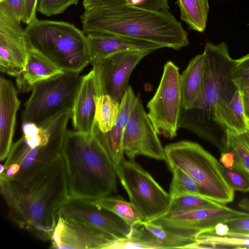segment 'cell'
<instances>
[{
    "mask_svg": "<svg viewBox=\"0 0 249 249\" xmlns=\"http://www.w3.org/2000/svg\"><path fill=\"white\" fill-rule=\"evenodd\" d=\"M24 31L27 43L64 71L79 73L89 64L86 36L72 24L36 19Z\"/></svg>",
    "mask_w": 249,
    "mask_h": 249,
    "instance_id": "5",
    "label": "cell"
},
{
    "mask_svg": "<svg viewBox=\"0 0 249 249\" xmlns=\"http://www.w3.org/2000/svg\"><path fill=\"white\" fill-rule=\"evenodd\" d=\"M141 224L160 245L162 249H187L195 241L179 237L167 231L151 221H142Z\"/></svg>",
    "mask_w": 249,
    "mask_h": 249,
    "instance_id": "29",
    "label": "cell"
},
{
    "mask_svg": "<svg viewBox=\"0 0 249 249\" xmlns=\"http://www.w3.org/2000/svg\"><path fill=\"white\" fill-rule=\"evenodd\" d=\"M90 201L114 213L133 228L140 225L143 221L135 206L120 196H107Z\"/></svg>",
    "mask_w": 249,
    "mask_h": 249,
    "instance_id": "25",
    "label": "cell"
},
{
    "mask_svg": "<svg viewBox=\"0 0 249 249\" xmlns=\"http://www.w3.org/2000/svg\"><path fill=\"white\" fill-rule=\"evenodd\" d=\"M151 52L131 51L105 57L92 66L99 95L107 94L120 103L128 87L130 76L141 60Z\"/></svg>",
    "mask_w": 249,
    "mask_h": 249,
    "instance_id": "11",
    "label": "cell"
},
{
    "mask_svg": "<svg viewBox=\"0 0 249 249\" xmlns=\"http://www.w3.org/2000/svg\"><path fill=\"white\" fill-rule=\"evenodd\" d=\"M38 0H24V11L21 21L27 25L37 19L36 11Z\"/></svg>",
    "mask_w": 249,
    "mask_h": 249,
    "instance_id": "36",
    "label": "cell"
},
{
    "mask_svg": "<svg viewBox=\"0 0 249 249\" xmlns=\"http://www.w3.org/2000/svg\"><path fill=\"white\" fill-rule=\"evenodd\" d=\"M138 96L128 86L120 102L116 124L108 132H102L94 123L92 132L106 148L116 170L125 160L123 149L124 132Z\"/></svg>",
    "mask_w": 249,
    "mask_h": 249,
    "instance_id": "17",
    "label": "cell"
},
{
    "mask_svg": "<svg viewBox=\"0 0 249 249\" xmlns=\"http://www.w3.org/2000/svg\"><path fill=\"white\" fill-rule=\"evenodd\" d=\"M248 25H249V24Z\"/></svg>",
    "mask_w": 249,
    "mask_h": 249,
    "instance_id": "44",
    "label": "cell"
},
{
    "mask_svg": "<svg viewBox=\"0 0 249 249\" xmlns=\"http://www.w3.org/2000/svg\"><path fill=\"white\" fill-rule=\"evenodd\" d=\"M81 78L78 72H64L35 84L25 104L22 122L41 124L71 110Z\"/></svg>",
    "mask_w": 249,
    "mask_h": 249,
    "instance_id": "7",
    "label": "cell"
},
{
    "mask_svg": "<svg viewBox=\"0 0 249 249\" xmlns=\"http://www.w3.org/2000/svg\"><path fill=\"white\" fill-rule=\"evenodd\" d=\"M80 18L86 34H117L175 50L189 44L188 33L169 11L148 9L127 2L85 10Z\"/></svg>",
    "mask_w": 249,
    "mask_h": 249,
    "instance_id": "3",
    "label": "cell"
},
{
    "mask_svg": "<svg viewBox=\"0 0 249 249\" xmlns=\"http://www.w3.org/2000/svg\"><path fill=\"white\" fill-rule=\"evenodd\" d=\"M95 123L102 132H108L116 124L120 103L107 94L95 96Z\"/></svg>",
    "mask_w": 249,
    "mask_h": 249,
    "instance_id": "27",
    "label": "cell"
},
{
    "mask_svg": "<svg viewBox=\"0 0 249 249\" xmlns=\"http://www.w3.org/2000/svg\"><path fill=\"white\" fill-rule=\"evenodd\" d=\"M78 2V0H38L37 10L47 17L52 16L63 13Z\"/></svg>",
    "mask_w": 249,
    "mask_h": 249,
    "instance_id": "32",
    "label": "cell"
},
{
    "mask_svg": "<svg viewBox=\"0 0 249 249\" xmlns=\"http://www.w3.org/2000/svg\"><path fill=\"white\" fill-rule=\"evenodd\" d=\"M180 18L192 30L204 31L209 10L208 0H177Z\"/></svg>",
    "mask_w": 249,
    "mask_h": 249,
    "instance_id": "24",
    "label": "cell"
},
{
    "mask_svg": "<svg viewBox=\"0 0 249 249\" xmlns=\"http://www.w3.org/2000/svg\"><path fill=\"white\" fill-rule=\"evenodd\" d=\"M227 151L233 155V165L249 176V129L240 133L227 129L224 152Z\"/></svg>",
    "mask_w": 249,
    "mask_h": 249,
    "instance_id": "26",
    "label": "cell"
},
{
    "mask_svg": "<svg viewBox=\"0 0 249 249\" xmlns=\"http://www.w3.org/2000/svg\"><path fill=\"white\" fill-rule=\"evenodd\" d=\"M24 11V0H0V12L20 22Z\"/></svg>",
    "mask_w": 249,
    "mask_h": 249,
    "instance_id": "34",
    "label": "cell"
},
{
    "mask_svg": "<svg viewBox=\"0 0 249 249\" xmlns=\"http://www.w3.org/2000/svg\"><path fill=\"white\" fill-rule=\"evenodd\" d=\"M116 172L130 202L143 221L152 220L168 212L169 194L134 159L124 160Z\"/></svg>",
    "mask_w": 249,
    "mask_h": 249,
    "instance_id": "8",
    "label": "cell"
},
{
    "mask_svg": "<svg viewBox=\"0 0 249 249\" xmlns=\"http://www.w3.org/2000/svg\"><path fill=\"white\" fill-rule=\"evenodd\" d=\"M20 101L12 82L0 78V160H6L13 144L17 113Z\"/></svg>",
    "mask_w": 249,
    "mask_h": 249,
    "instance_id": "19",
    "label": "cell"
},
{
    "mask_svg": "<svg viewBox=\"0 0 249 249\" xmlns=\"http://www.w3.org/2000/svg\"><path fill=\"white\" fill-rule=\"evenodd\" d=\"M123 149L129 159L140 155L157 160L165 159L163 147L151 121L138 96L125 126Z\"/></svg>",
    "mask_w": 249,
    "mask_h": 249,
    "instance_id": "12",
    "label": "cell"
},
{
    "mask_svg": "<svg viewBox=\"0 0 249 249\" xmlns=\"http://www.w3.org/2000/svg\"><path fill=\"white\" fill-rule=\"evenodd\" d=\"M243 101L246 120L249 121V97L243 93Z\"/></svg>",
    "mask_w": 249,
    "mask_h": 249,
    "instance_id": "41",
    "label": "cell"
},
{
    "mask_svg": "<svg viewBox=\"0 0 249 249\" xmlns=\"http://www.w3.org/2000/svg\"><path fill=\"white\" fill-rule=\"evenodd\" d=\"M224 205H225L217 202L201 195L195 194H185L171 199L167 212L218 208Z\"/></svg>",
    "mask_w": 249,
    "mask_h": 249,
    "instance_id": "28",
    "label": "cell"
},
{
    "mask_svg": "<svg viewBox=\"0 0 249 249\" xmlns=\"http://www.w3.org/2000/svg\"><path fill=\"white\" fill-rule=\"evenodd\" d=\"M218 235H224L229 232V228L226 223H219L217 224L212 231Z\"/></svg>",
    "mask_w": 249,
    "mask_h": 249,
    "instance_id": "39",
    "label": "cell"
},
{
    "mask_svg": "<svg viewBox=\"0 0 249 249\" xmlns=\"http://www.w3.org/2000/svg\"><path fill=\"white\" fill-rule=\"evenodd\" d=\"M118 238L100 230L68 222L58 214L51 248L111 249Z\"/></svg>",
    "mask_w": 249,
    "mask_h": 249,
    "instance_id": "15",
    "label": "cell"
},
{
    "mask_svg": "<svg viewBox=\"0 0 249 249\" xmlns=\"http://www.w3.org/2000/svg\"><path fill=\"white\" fill-rule=\"evenodd\" d=\"M232 79L237 88L249 85V54L235 60Z\"/></svg>",
    "mask_w": 249,
    "mask_h": 249,
    "instance_id": "33",
    "label": "cell"
},
{
    "mask_svg": "<svg viewBox=\"0 0 249 249\" xmlns=\"http://www.w3.org/2000/svg\"><path fill=\"white\" fill-rule=\"evenodd\" d=\"M224 176L229 184L235 191L249 192V176L234 165L225 167L222 165Z\"/></svg>",
    "mask_w": 249,
    "mask_h": 249,
    "instance_id": "31",
    "label": "cell"
},
{
    "mask_svg": "<svg viewBox=\"0 0 249 249\" xmlns=\"http://www.w3.org/2000/svg\"><path fill=\"white\" fill-rule=\"evenodd\" d=\"M246 123L247 125V128L249 129V121L248 120H246Z\"/></svg>",
    "mask_w": 249,
    "mask_h": 249,
    "instance_id": "43",
    "label": "cell"
},
{
    "mask_svg": "<svg viewBox=\"0 0 249 249\" xmlns=\"http://www.w3.org/2000/svg\"><path fill=\"white\" fill-rule=\"evenodd\" d=\"M61 155L68 199L93 201L117 192L116 168L93 132L67 130Z\"/></svg>",
    "mask_w": 249,
    "mask_h": 249,
    "instance_id": "4",
    "label": "cell"
},
{
    "mask_svg": "<svg viewBox=\"0 0 249 249\" xmlns=\"http://www.w3.org/2000/svg\"><path fill=\"white\" fill-rule=\"evenodd\" d=\"M129 2V0H84L83 5L85 10L112 4Z\"/></svg>",
    "mask_w": 249,
    "mask_h": 249,
    "instance_id": "38",
    "label": "cell"
},
{
    "mask_svg": "<svg viewBox=\"0 0 249 249\" xmlns=\"http://www.w3.org/2000/svg\"><path fill=\"white\" fill-rule=\"evenodd\" d=\"M58 215L68 222L100 230L119 238L130 236L135 228L111 212L90 201L68 199Z\"/></svg>",
    "mask_w": 249,
    "mask_h": 249,
    "instance_id": "13",
    "label": "cell"
},
{
    "mask_svg": "<svg viewBox=\"0 0 249 249\" xmlns=\"http://www.w3.org/2000/svg\"><path fill=\"white\" fill-rule=\"evenodd\" d=\"M28 50L20 22L0 12V71L17 77L25 69Z\"/></svg>",
    "mask_w": 249,
    "mask_h": 249,
    "instance_id": "14",
    "label": "cell"
},
{
    "mask_svg": "<svg viewBox=\"0 0 249 249\" xmlns=\"http://www.w3.org/2000/svg\"><path fill=\"white\" fill-rule=\"evenodd\" d=\"M27 44L28 56L26 67L16 77L17 90L24 93L32 90L36 83L65 72L49 58Z\"/></svg>",
    "mask_w": 249,
    "mask_h": 249,
    "instance_id": "20",
    "label": "cell"
},
{
    "mask_svg": "<svg viewBox=\"0 0 249 249\" xmlns=\"http://www.w3.org/2000/svg\"><path fill=\"white\" fill-rule=\"evenodd\" d=\"M181 74L172 61L164 66L157 90L148 102L147 115L157 133L168 139L177 135L182 108Z\"/></svg>",
    "mask_w": 249,
    "mask_h": 249,
    "instance_id": "9",
    "label": "cell"
},
{
    "mask_svg": "<svg viewBox=\"0 0 249 249\" xmlns=\"http://www.w3.org/2000/svg\"><path fill=\"white\" fill-rule=\"evenodd\" d=\"M0 184L11 220L36 238L51 241L58 213L68 199L61 155L26 186L2 178Z\"/></svg>",
    "mask_w": 249,
    "mask_h": 249,
    "instance_id": "1",
    "label": "cell"
},
{
    "mask_svg": "<svg viewBox=\"0 0 249 249\" xmlns=\"http://www.w3.org/2000/svg\"><path fill=\"white\" fill-rule=\"evenodd\" d=\"M94 70L82 76L81 83L71 109V119L76 131L91 133L94 125L95 96H98Z\"/></svg>",
    "mask_w": 249,
    "mask_h": 249,
    "instance_id": "18",
    "label": "cell"
},
{
    "mask_svg": "<svg viewBox=\"0 0 249 249\" xmlns=\"http://www.w3.org/2000/svg\"><path fill=\"white\" fill-rule=\"evenodd\" d=\"M168 0H142L140 3L136 4V5L150 10L168 11L170 7L168 5Z\"/></svg>",
    "mask_w": 249,
    "mask_h": 249,
    "instance_id": "37",
    "label": "cell"
},
{
    "mask_svg": "<svg viewBox=\"0 0 249 249\" xmlns=\"http://www.w3.org/2000/svg\"><path fill=\"white\" fill-rule=\"evenodd\" d=\"M89 64L94 66L109 55L131 51H146L151 53L162 48L157 44L124 36L101 32L86 34Z\"/></svg>",
    "mask_w": 249,
    "mask_h": 249,
    "instance_id": "16",
    "label": "cell"
},
{
    "mask_svg": "<svg viewBox=\"0 0 249 249\" xmlns=\"http://www.w3.org/2000/svg\"><path fill=\"white\" fill-rule=\"evenodd\" d=\"M229 233L249 235V216L231 220L226 222Z\"/></svg>",
    "mask_w": 249,
    "mask_h": 249,
    "instance_id": "35",
    "label": "cell"
},
{
    "mask_svg": "<svg viewBox=\"0 0 249 249\" xmlns=\"http://www.w3.org/2000/svg\"><path fill=\"white\" fill-rule=\"evenodd\" d=\"M223 130L229 129L237 133L247 130L243 101V93L238 88L223 111L219 121Z\"/></svg>",
    "mask_w": 249,
    "mask_h": 249,
    "instance_id": "23",
    "label": "cell"
},
{
    "mask_svg": "<svg viewBox=\"0 0 249 249\" xmlns=\"http://www.w3.org/2000/svg\"><path fill=\"white\" fill-rule=\"evenodd\" d=\"M170 170L178 168L199 186L202 195L226 205L233 201L235 191L225 178L222 164L197 143L181 141L164 147Z\"/></svg>",
    "mask_w": 249,
    "mask_h": 249,
    "instance_id": "6",
    "label": "cell"
},
{
    "mask_svg": "<svg viewBox=\"0 0 249 249\" xmlns=\"http://www.w3.org/2000/svg\"><path fill=\"white\" fill-rule=\"evenodd\" d=\"M249 216V213L224 205L221 207L167 212L151 221L177 236L194 240L200 234L213 231L219 223Z\"/></svg>",
    "mask_w": 249,
    "mask_h": 249,
    "instance_id": "10",
    "label": "cell"
},
{
    "mask_svg": "<svg viewBox=\"0 0 249 249\" xmlns=\"http://www.w3.org/2000/svg\"><path fill=\"white\" fill-rule=\"evenodd\" d=\"M249 248V235L228 233L218 235L212 231L199 234L187 249Z\"/></svg>",
    "mask_w": 249,
    "mask_h": 249,
    "instance_id": "22",
    "label": "cell"
},
{
    "mask_svg": "<svg viewBox=\"0 0 249 249\" xmlns=\"http://www.w3.org/2000/svg\"><path fill=\"white\" fill-rule=\"evenodd\" d=\"M224 42L206 43L205 64L199 95L188 109H182L178 126L188 130L220 149L226 132L218 122L220 116L238 89L232 79L235 59Z\"/></svg>",
    "mask_w": 249,
    "mask_h": 249,
    "instance_id": "2",
    "label": "cell"
},
{
    "mask_svg": "<svg viewBox=\"0 0 249 249\" xmlns=\"http://www.w3.org/2000/svg\"><path fill=\"white\" fill-rule=\"evenodd\" d=\"M170 170L173 174L169 193L171 199L185 194L203 196L199 186L187 174L178 168Z\"/></svg>",
    "mask_w": 249,
    "mask_h": 249,
    "instance_id": "30",
    "label": "cell"
},
{
    "mask_svg": "<svg viewBox=\"0 0 249 249\" xmlns=\"http://www.w3.org/2000/svg\"><path fill=\"white\" fill-rule=\"evenodd\" d=\"M203 53L193 58L181 74L182 109L191 108L197 100L201 89L205 69Z\"/></svg>",
    "mask_w": 249,
    "mask_h": 249,
    "instance_id": "21",
    "label": "cell"
},
{
    "mask_svg": "<svg viewBox=\"0 0 249 249\" xmlns=\"http://www.w3.org/2000/svg\"><path fill=\"white\" fill-rule=\"evenodd\" d=\"M238 207L247 213H249V198L244 197L238 204Z\"/></svg>",
    "mask_w": 249,
    "mask_h": 249,
    "instance_id": "40",
    "label": "cell"
},
{
    "mask_svg": "<svg viewBox=\"0 0 249 249\" xmlns=\"http://www.w3.org/2000/svg\"><path fill=\"white\" fill-rule=\"evenodd\" d=\"M238 88L244 95L249 97V85L241 86Z\"/></svg>",
    "mask_w": 249,
    "mask_h": 249,
    "instance_id": "42",
    "label": "cell"
}]
</instances>
